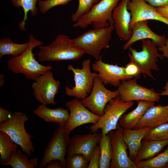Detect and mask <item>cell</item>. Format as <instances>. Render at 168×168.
I'll return each mask as SVG.
<instances>
[{
  "label": "cell",
  "mask_w": 168,
  "mask_h": 168,
  "mask_svg": "<svg viewBox=\"0 0 168 168\" xmlns=\"http://www.w3.org/2000/svg\"><path fill=\"white\" fill-rule=\"evenodd\" d=\"M29 46L26 51L19 56L8 59L7 65L8 69L15 74H23L28 79L35 81L40 75L53 68L51 65H41L34 57L33 49L42 45L43 42L35 39L32 34L29 35Z\"/></svg>",
  "instance_id": "6da1fadb"
},
{
  "label": "cell",
  "mask_w": 168,
  "mask_h": 168,
  "mask_svg": "<svg viewBox=\"0 0 168 168\" xmlns=\"http://www.w3.org/2000/svg\"><path fill=\"white\" fill-rule=\"evenodd\" d=\"M38 46L39 51L36 55L42 62L76 60L85 54L74 44L72 39L63 34L58 35L48 45Z\"/></svg>",
  "instance_id": "7a4b0ae2"
},
{
  "label": "cell",
  "mask_w": 168,
  "mask_h": 168,
  "mask_svg": "<svg viewBox=\"0 0 168 168\" xmlns=\"http://www.w3.org/2000/svg\"><path fill=\"white\" fill-rule=\"evenodd\" d=\"M114 29L113 25H111L107 27L89 30L73 39V43L85 54L98 60L102 49L109 47Z\"/></svg>",
  "instance_id": "3957f363"
},
{
  "label": "cell",
  "mask_w": 168,
  "mask_h": 168,
  "mask_svg": "<svg viewBox=\"0 0 168 168\" xmlns=\"http://www.w3.org/2000/svg\"><path fill=\"white\" fill-rule=\"evenodd\" d=\"M28 120L26 114L15 112L8 120L0 124V131L7 134L14 143L20 147L23 152L30 156L35 149L31 139L33 137L27 132L25 127Z\"/></svg>",
  "instance_id": "277c9868"
},
{
  "label": "cell",
  "mask_w": 168,
  "mask_h": 168,
  "mask_svg": "<svg viewBox=\"0 0 168 168\" xmlns=\"http://www.w3.org/2000/svg\"><path fill=\"white\" fill-rule=\"evenodd\" d=\"M121 0H101L86 14L81 16L72 26L85 29L92 25L94 29L113 25V11Z\"/></svg>",
  "instance_id": "5b68a950"
},
{
  "label": "cell",
  "mask_w": 168,
  "mask_h": 168,
  "mask_svg": "<svg viewBox=\"0 0 168 168\" xmlns=\"http://www.w3.org/2000/svg\"><path fill=\"white\" fill-rule=\"evenodd\" d=\"M134 104L133 101L122 100L119 96L112 99L105 106L103 115L96 124L90 127L91 132L101 129V134L105 135L115 130L121 117Z\"/></svg>",
  "instance_id": "8992f818"
},
{
  "label": "cell",
  "mask_w": 168,
  "mask_h": 168,
  "mask_svg": "<svg viewBox=\"0 0 168 168\" xmlns=\"http://www.w3.org/2000/svg\"><path fill=\"white\" fill-rule=\"evenodd\" d=\"M90 63L89 59L83 61L81 69L75 68L71 65H68V70L73 73L75 84L72 88L66 86L65 92L67 96L81 100L85 99L90 94L94 78L98 75L97 72L91 71Z\"/></svg>",
  "instance_id": "52a82bcc"
},
{
  "label": "cell",
  "mask_w": 168,
  "mask_h": 168,
  "mask_svg": "<svg viewBox=\"0 0 168 168\" xmlns=\"http://www.w3.org/2000/svg\"><path fill=\"white\" fill-rule=\"evenodd\" d=\"M69 134L64 125L58 124L43 152L39 168H46L47 164L54 160H59L66 168L65 156L70 142Z\"/></svg>",
  "instance_id": "ba28073f"
},
{
  "label": "cell",
  "mask_w": 168,
  "mask_h": 168,
  "mask_svg": "<svg viewBox=\"0 0 168 168\" xmlns=\"http://www.w3.org/2000/svg\"><path fill=\"white\" fill-rule=\"evenodd\" d=\"M141 41L142 50L138 51L131 46L129 48V58L139 66L142 73L154 79L151 70L159 71L156 63L158 58L162 59L164 57L158 53L157 46L152 40L146 39Z\"/></svg>",
  "instance_id": "9c48e42d"
},
{
  "label": "cell",
  "mask_w": 168,
  "mask_h": 168,
  "mask_svg": "<svg viewBox=\"0 0 168 168\" xmlns=\"http://www.w3.org/2000/svg\"><path fill=\"white\" fill-rule=\"evenodd\" d=\"M104 85L98 76H96L89 95L84 99L80 100L85 107L100 117L103 115L104 108L107 103L112 99L119 96L117 90H109Z\"/></svg>",
  "instance_id": "30bf717a"
},
{
  "label": "cell",
  "mask_w": 168,
  "mask_h": 168,
  "mask_svg": "<svg viewBox=\"0 0 168 168\" xmlns=\"http://www.w3.org/2000/svg\"><path fill=\"white\" fill-rule=\"evenodd\" d=\"M50 70L40 75L31 86L35 99L46 105L56 104L54 98L61 84L59 81L54 79Z\"/></svg>",
  "instance_id": "8fae6325"
},
{
  "label": "cell",
  "mask_w": 168,
  "mask_h": 168,
  "mask_svg": "<svg viewBox=\"0 0 168 168\" xmlns=\"http://www.w3.org/2000/svg\"><path fill=\"white\" fill-rule=\"evenodd\" d=\"M124 128L118 123L116 129L109 133L112 151L110 168H137L135 162L128 154L127 146L124 138Z\"/></svg>",
  "instance_id": "7c38bea8"
},
{
  "label": "cell",
  "mask_w": 168,
  "mask_h": 168,
  "mask_svg": "<svg viewBox=\"0 0 168 168\" xmlns=\"http://www.w3.org/2000/svg\"><path fill=\"white\" fill-rule=\"evenodd\" d=\"M137 79L134 78L123 81L118 87L120 98L126 101L146 100L158 102L160 93L153 88L148 89L138 85Z\"/></svg>",
  "instance_id": "4fadbf2b"
},
{
  "label": "cell",
  "mask_w": 168,
  "mask_h": 168,
  "mask_svg": "<svg viewBox=\"0 0 168 168\" xmlns=\"http://www.w3.org/2000/svg\"><path fill=\"white\" fill-rule=\"evenodd\" d=\"M65 105L70 113L69 119L64 126L69 133L81 125L88 123L96 124L100 118L87 109L77 98L67 102Z\"/></svg>",
  "instance_id": "5bb4252c"
},
{
  "label": "cell",
  "mask_w": 168,
  "mask_h": 168,
  "mask_svg": "<svg viewBox=\"0 0 168 168\" xmlns=\"http://www.w3.org/2000/svg\"><path fill=\"white\" fill-rule=\"evenodd\" d=\"M92 67L98 73L97 76L104 85L118 87L122 81L133 78L125 75L124 67L106 63L102 61L101 56L92 64Z\"/></svg>",
  "instance_id": "9a60e30c"
},
{
  "label": "cell",
  "mask_w": 168,
  "mask_h": 168,
  "mask_svg": "<svg viewBox=\"0 0 168 168\" xmlns=\"http://www.w3.org/2000/svg\"><path fill=\"white\" fill-rule=\"evenodd\" d=\"M97 130L85 134H77L70 138L68 147L67 155L81 154L85 156L89 161L93 151L99 143L101 136Z\"/></svg>",
  "instance_id": "2e32d148"
},
{
  "label": "cell",
  "mask_w": 168,
  "mask_h": 168,
  "mask_svg": "<svg viewBox=\"0 0 168 168\" xmlns=\"http://www.w3.org/2000/svg\"><path fill=\"white\" fill-rule=\"evenodd\" d=\"M127 8L131 15L130 28L132 31L135 24L142 21L156 20L168 26V20L144 0H130L128 4Z\"/></svg>",
  "instance_id": "e0dca14e"
},
{
  "label": "cell",
  "mask_w": 168,
  "mask_h": 168,
  "mask_svg": "<svg viewBox=\"0 0 168 168\" xmlns=\"http://www.w3.org/2000/svg\"><path fill=\"white\" fill-rule=\"evenodd\" d=\"M130 0H121L114 9L112 14L114 29L118 36L124 41L130 37L132 31L130 25L131 19L127 5Z\"/></svg>",
  "instance_id": "ac0fdd59"
},
{
  "label": "cell",
  "mask_w": 168,
  "mask_h": 168,
  "mask_svg": "<svg viewBox=\"0 0 168 168\" xmlns=\"http://www.w3.org/2000/svg\"><path fill=\"white\" fill-rule=\"evenodd\" d=\"M147 23V20H144L135 24L132 29L130 37L124 45V50L128 49L136 42L143 40H151L158 47L165 44L167 39L166 36L159 35L153 32L148 26Z\"/></svg>",
  "instance_id": "d6986e66"
},
{
  "label": "cell",
  "mask_w": 168,
  "mask_h": 168,
  "mask_svg": "<svg viewBox=\"0 0 168 168\" xmlns=\"http://www.w3.org/2000/svg\"><path fill=\"white\" fill-rule=\"evenodd\" d=\"M168 122V105H155L150 107L134 129L152 128Z\"/></svg>",
  "instance_id": "ffe728a7"
},
{
  "label": "cell",
  "mask_w": 168,
  "mask_h": 168,
  "mask_svg": "<svg viewBox=\"0 0 168 168\" xmlns=\"http://www.w3.org/2000/svg\"><path fill=\"white\" fill-rule=\"evenodd\" d=\"M68 109L58 107L50 109L46 105L41 104L38 106L33 113L47 123H53L65 125L69 117Z\"/></svg>",
  "instance_id": "44dd1931"
},
{
  "label": "cell",
  "mask_w": 168,
  "mask_h": 168,
  "mask_svg": "<svg viewBox=\"0 0 168 168\" xmlns=\"http://www.w3.org/2000/svg\"><path fill=\"white\" fill-rule=\"evenodd\" d=\"M137 107L120 119L119 124L124 129H134L147 110L154 105L155 102L139 100Z\"/></svg>",
  "instance_id": "7402d4cb"
},
{
  "label": "cell",
  "mask_w": 168,
  "mask_h": 168,
  "mask_svg": "<svg viewBox=\"0 0 168 168\" xmlns=\"http://www.w3.org/2000/svg\"><path fill=\"white\" fill-rule=\"evenodd\" d=\"M143 139L140 148L134 161L135 163L154 157L168 145V140Z\"/></svg>",
  "instance_id": "603a6c76"
},
{
  "label": "cell",
  "mask_w": 168,
  "mask_h": 168,
  "mask_svg": "<svg viewBox=\"0 0 168 168\" xmlns=\"http://www.w3.org/2000/svg\"><path fill=\"white\" fill-rule=\"evenodd\" d=\"M18 146L7 134L0 131L1 165H6L10 160L12 154L17 150Z\"/></svg>",
  "instance_id": "cb8c5ba5"
},
{
  "label": "cell",
  "mask_w": 168,
  "mask_h": 168,
  "mask_svg": "<svg viewBox=\"0 0 168 168\" xmlns=\"http://www.w3.org/2000/svg\"><path fill=\"white\" fill-rule=\"evenodd\" d=\"M29 45L28 42L23 44L15 43L8 37L1 39L0 40V58L6 55L12 57L19 56L26 51Z\"/></svg>",
  "instance_id": "d4e9b609"
},
{
  "label": "cell",
  "mask_w": 168,
  "mask_h": 168,
  "mask_svg": "<svg viewBox=\"0 0 168 168\" xmlns=\"http://www.w3.org/2000/svg\"><path fill=\"white\" fill-rule=\"evenodd\" d=\"M28 156L22 150L18 149L12 154L6 166L10 165L12 168H33L38 166L37 158L35 157L29 160Z\"/></svg>",
  "instance_id": "484cf974"
},
{
  "label": "cell",
  "mask_w": 168,
  "mask_h": 168,
  "mask_svg": "<svg viewBox=\"0 0 168 168\" xmlns=\"http://www.w3.org/2000/svg\"><path fill=\"white\" fill-rule=\"evenodd\" d=\"M99 144L100 151V168H110L112 157V151L109 133L101 134Z\"/></svg>",
  "instance_id": "4316f807"
},
{
  "label": "cell",
  "mask_w": 168,
  "mask_h": 168,
  "mask_svg": "<svg viewBox=\"0 0 168 168\" xmlns=\"http://www.w3.org/2000/svg\"><path fill=\"white\" fill-rule=\"evenodd\" d=\"M137 168H167L168 145L166 149L154 157L135 163Z\"/></svg>",
  "instance_id": "83f0119b"
},
{
  "label": "cell",
  "mask_w": 168,
  "mask_h": 168,
  "mask_svg": "<svg viewBox=\"0 0 168 168\" xmlns=\"http://www.w3.org/2000/svg\"><path fill=\"white\" fill-rule=\"evenodd\" d=\"M40 0H11L13 6L15 7L19 8L22 7L24 13L23 20L19 23V27L22 31L26 30L25 25L26 21L27 19V14L30 11L32 16H35L38 11L36 6L37 2Z\"/></svg>",
  "instance_id": "f1b7e54d"
},
{
  "label": "cell",
  "mask_w": 168,
  "mask_h": 168,
  "mask_svg": "<svg viewBox=\"0 0 168 168\" xmlns=\"http://www.w3.org/2000/svg\"><path fill=\"white\" fill-rule=\"evenodd\" d=\"M143 139L157 140H168V122L150 128Z\"/></svg>",
  "instance_id": "f546056e"
},
{
  "label": "cell",
  "mask_w": 168,
  "mask_h": 168,
  "mask_svg": "<svg viewBox=\"0 0 168 168\" xmlns=\"http://www.w3.org/2000/svg\"><path fill=\"white\" fill-rule=\"evenodd\" d=\"M65 161L67 168H88L89 162L85 156L79 154L68 155Z\"/></svg>",
  "instance_id": "4dcf8cb0"
},
{
  "label": "cell",
  "mask_w": 168,
  "mask_h": 168,
  "mask_svg": "<svg viewBox=\"0 0 168 168\" xmlns=\"http://www.w3.org/2000/svg\"><path fill=\"white\" fill-rule=\"evenodd\" d=\"M100 0H78V5L76 12L71 17V20L77 21L82 16L88 13L93 6L97 3Z\"/></svg>",
  "instance_id": "1f68e13d"
},
{
  "label": "cell",
  "mask_w": 168,
  "mask_h": 168,
  "mask_svg": "<svg viewBox=\"0 0 168 168\" xmlns=\"http://www.w3.org/2000/svg\"><path fill=\"white\" fill-rule=\"evenodd\" d=\"M150 128L138 129H124V136H126L135 142H141V140L148 132Z\"/></svg>",
  "instance_id": "d6a6232c"
},
{
  "label": "cell",
  "mask_w": 168,
  "mask_h": 168,
  "mask_svg": "<svg viewBox=\"0 0 168 168\" xmlns=\"http://www.w3.org/2000/svg\"><path fill=\"white\" fill-rule=\"evenodd\" d=\"M73 0H40L38 2L40 11L44 14L52 8L58 6L67 4Z\"/></svg>",
  "instance_id": "836d02e7"
},
{
  "label": "cell",
  "mask_w": 168,
  "mask_h": 168,
  "mask_svg": "<svg viewBox=\"0 0 168 168\" xmlns=\"http://www.w3.org/2000/svg\"><path fill=\"white\" fill-rule=\"evenodd\" d=\"M124 138L129 150V156L134 162L140 148L142 142H135L126 136H124Z\"/></svg>",
  "instance_id": "e575fe53"
},
{
  "label": "cell",
  "mask_w": 168,
  "mask_h": 168,
  "mask_svg": "<svg viewBox=\"0 0 168 168\" xmlns=\"http://www.w3.org/2000/svg\"><path fill=\"white\" fill-rule=\"evenodd\" d=\"M130 60V62L124 67V72L126 75L138 79L142 73L139 66L133 61Z\"/></svg>",
  "instance_id": "d590c367"
},
{
  "label": "cell",
  "mask_w": 168,
  "mask_h": 168,
  "mask_svg": "<svg viewBox=\"0 0 168 168\" xmlns=\"http://www.w3.org/2000/svg\"><path fill=\"white\" fill-rule=\"evenodd\" d=\"M100 151L99 146L94 148L89 161L88 168H100Z\"/></svg>",
  "instance_id": "8d00e7d4"
},
{
  "label": "cell",
  "mask_w": 168,
  "mask_h": 168,
  "mask_svg": "<svg viewBox=\"0 0 168 168\" xmlns=\"http://www.w3.org/2000/svg\"><path fill=\"white\" fill-rule=\"evenodd\" d=\"M13 113L0 107V124L8 120L11 117Z\"/></svg>",
  "instance_id": "74e56055"
},
{
  "label": "cell",
  "mask_w": 168,
  "mask_h": 168,
  "mask_svg": "<svg viewBox=\"0 0 168 168\" xmlns=\"http://www.w3.org/2000/svg\"><path fill=\"white\" fill-rule=\"evenodd\" d=\"M155 8L168 5V0H144Z\"/></svg>",
  "instance_id": "f35d334b"
},
{
  "label": "cell",
  "mask_w": 168,
  "mask_h": 168,
  "mask_svg": "<svg viewBox=\"0 0 168 168\" xmlns=\"http://www.w3.org/2000/svg\"><path fill=\"white\" fill-rule=\"evenodd\" d=\"M46 168H65L59 160H54L51 161L46 165Z\"/></svg>",
  "instance_id": "ab89813d"
},
{
  "label": "cell",
  "mask_w": 168,
  "mask_h": 168,
  "mask_svg": "<svg viewBox=\"0 0 168 168\" xmlns=\"http://www.w3.org/2000/svg\"><path fill=\"white\" fill-rule=\"evenodd\" d=\"M156 8L160 15L168 20V5Z\"/></svg>",
  "instance_id": "60d3db41"
},
{
  "label": "cell",
  "mask_w": 168,
  "mask_h": 168,
  "mask_svg": "<svg viewBox=\"0 0 168 168\" xmlns=\"http://www.w3.org/2000/svg\"><path fill=\"white\" fill-rule=\"evenodd\" d=\"M158 49L162 52L163 56L168 59V38L166 39L165 44L159 47Z\"/></svg>",
  "instance_id": "b9f144b4"
},
{
  "label": "cell",
  "mask_w": 168,
  "mask_h": 168,
  "mask_svg": "<svg viewBox=\"0 0 168 168\" xmlns=\"http://www.w3.org/2000/svg\"><path fill=\"white\" fill-rule=\"evenodd\" d=\"M164 91H161L160 93V96H168V81H167L166 84L165 86L163 87Z\"/></svg>",
  "instance_id": "7bdbcfd3"
},
{
  "label": "cell",
  "mask_w": 168,
  "mask_h": 168,
  "mask_svg": "<svg viewBox=\"0 0 168 168\" xmlns=\"http://www.w3.org/2000/svg\"><path fill=\"white\" fill-rule=\"evenodd\" d=\"M4 75L2 74H0V86L2 87L4 84Z\"/></svg>",
  "instance_id": "ee69618b"
},
{
  "label": "cell",
  "mask_w": 168,
  "mask_h": 168,
  "mask_svg": "<svg viewBox=\"0 0 168 168\" xmlns=\"http://www.w3.org/2000/svg\"><path fill=\"white\" fill-rule=\"evenodd\" d=\"M167 168H168V167Z\"/></svg>",
  "instance_id": "f6af8a7d"
}]
</instances>
